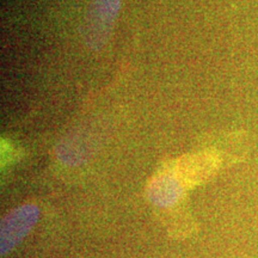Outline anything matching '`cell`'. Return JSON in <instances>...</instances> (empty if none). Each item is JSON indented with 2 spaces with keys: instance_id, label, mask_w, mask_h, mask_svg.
Here are the masks:
<instances>
[{
  "instance_id": "cell-3",
  "label": "cell",
  "mask_w": 258,
  "mask_h": 258,
  "mask_svg": "<svg viewBox=\"0 0 258 258\" xmlns=\"http://www.w3.org/2000/svg\"><path fill=\"white\" fill-rule=\"evenodd\" d=\"M182 195V182L175 175H161L150 186V199L159 207H169Z\"/></svg>"
},
{
  "instance_id": "cell-1",
  "label": "cell",
  "mask_w": 258,
  "mask_h": 258,
  "mask_svg": "<svg viewBox=\"0 0 258 258\" xmlns=\"http://www.w3.org/2000/svg\"><path fill=\"white\" fill-rule=\"evenodd\" d=\"M121 9V0H93L83 24L86 44L98 50L104 46L110 35L115 19Z\"/></svg>"
},
{
  "instance_id": "cell-2",
  "label": "cell",
  "mask_w": 258,
  "mask_h": 258,
  "mask_svg": "<svg viewBox=\"0 0 258 258\" xmlns=\"http://www.w3.org/2000/svg\"><path fill=\"white\" fill-rule=\"evenodd\" d=\"M37 215V208L34 205H27L10 213L4 219L2 226L3 253L8 252L22 239V237L28 233L31 226L36 221Z\"/></svg>"
},
{
  "instance_id": "cell-4",
  "label": "cell",
  "mask_w": 258,
  "mask_h": 258,
  "mask_svg": "<svg viewBox=\"0 0 258 258\" xmlns=\"http://www.w3.org/2000/svg\"><path fill=\"white\" fill-rule=\"evenodd\" d=\"M211 169V160L207 158H185V160L180 163V173L184 177L185 182L190 183H196L200 179L205 178Z\"/></svg>"
}]
</instances>
